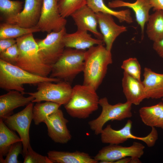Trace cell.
Instances as JSON below:
<instances>
[{
    "mask_svg": "<svg viewBox=\"0 0 163 163\" xmlns=\"http://www.w3.org/2000/svg\"><path fill=\"white\" fill-rule=\"evenodd\" d=\"M121 67L124 70L123 72L135 79L141 81V67L136 58L131 57L124 60Z\"/></svg>",
    "mask_w": 163,
    "mask_h": 163,
    "instance_id": "cell-31",
    "label": "cell"
},
{
    "mask_svg": "<svg viewBox=\"0 0 163 163\" xmlns=\"http://www.w3.org/2000/svg\"><path fill=\"white\" fill-rule=\"evenodd\" d=\"M61 106L50 101L37 103L34 106L32 110V120L34 124L38 125L44 123L47 118L59 109Z\"/></svg>",
    "mask_w": 163,
    "mask_h": 163,
    "instance_id": "cell-26",
    "label": "cell"
},
{
    "mask_svg": "<svg viewBox=\"0 0 163 163\" xmlns=\"http://www.w3.org/2000/svg\"><path fill=\"white\" fill-rule=\"evenodd\" d=\"M68 122L59 109L49 116L44 122L50 138L55 142L63 144L67 143L72 139L67 127Z\"/></svg>",
    "mask_w": 163,
    "mask_h": 163,
    "instance_id": "cell-13",
    "label": "cell"
},
{
    "mask_svg": "<svg viewBox=\"0 0 163 163\" xmlns=\"http://www.w3.org/2000/svg\"><path fill=\"white\" fill-rule=\"evenodd\" d=\"M108 7L110 8L126 7L134 12L136 22L140 27L142 39L144 37V27L149 16V12L152 7L149 0H136L133 3L122 0H114L109 2Z\"/></svg>",
    "mask_w": 163,
    "mask_h": 163,
    "instance_id": "cell-16",
    "label": "cell"
},
{
    "mask_svg": "<svg viewBox=\"0 0 163 163\" xmlns=\"http://www.w3.org/2000/svg\"><path fill=\"white\" fill-rule=\"evenodd\" d=\"M19 51L17 43L5 51L0 53V59L15 65L18 60Z\"/></svg>",
    "mask_w": 163,
    "mask_h": 163,
    "instance_id": "cell-34",
    "label": "cell"
},
{
    "mask_svg": "<svg viewBox=\"0 0 163 163\" xmlns=\"http://www.w3.org/2000/svg\"><path fill=\"white\" fill-rule=\"evenodd\" d=\"M23 144L22 141H19L13 144L10 147L5 158H0V163H19L18 160L20 154H22Z\"/></svg>",
    "mask_w": 163,
    "mask_h": 163,
    "instance_id": "cell-32",
    "label": "cell"
},
{
    "mask_svg": "<svg viewBox=\"0 0 163 163\" xmlns=\"http://www.w3.org/2000/svg\"><path fill=\"white\" fill-rule=\"evenodd\" d=\"M142 81L146 98L158 99L163 98V73H156L145 67Z\"/></svg>",
    "mask_w": 163,
    "mask_h": 163,
    "instance_id": "cell-21",
    "label": "cell"
},
{
    "mask_svg": "<svg viewBox=\"0 0 163 163\" xmlns=\"http://www.w3.org/2000/svg\"><path fill=\"white\" fill-rule=\"evenodd\" d=\"M16 43V39L8 38L0 39V53H1Z\"/></svg>",
    "mask_w": 163,
    "mask_h": 163,
    "instance_id": "cell-35",
    "label": "cell"
},
{
    "mask_svg": "<svg viewBox=\"0 0 163 163\" xmlns=\"http://www.w3.org/2000/svg\"><path fill=\"white\" fill-rule=\"evenodd\" d=\"M62 80L31 73L16 65L0 59V88L7 91L16 90L24 94L26 84H37L44 82H58Z\"/></svg>",
    "mask_w": 163,
    "mask_h": 163,
    "instance_id": "cell-3",
    "label": "cell"
},
{
    "mask_svg": "<svg viewBox=\"0 0 163 163\" xmlns=\"http://www.w3.org/2000/svg\"><path fill=\"white\" fill-rule=\"evenodd\" d=\"M132 105L127 101L111 105L106 97L100 99L99 105L102 107V111L97 118L88 122L90 129L97 135L101 134L104 125L108 121H121L131 117Z\"/></svg>",
    "mask_w": 163,
    "mask_h": 163,
    "instance_id": "cell-6",
    "label": "cell"
},
{
    "mask_svg": "<svg viewBox=\"0 0 163 163\" xmlns=\"http://www.w3.org/2000/svg\"><path fill=\"white\" fill-rule=\"evenodd\" d=\"M21 141L20 137L8 127L2 119H0V158L6 155L13 144Z\"/></svg>",
    "mask_w": 163,
    "mask_h": 163,
    "instance_id": "cell-25",
    "label": "cell"
},
{
    "mask_svg": "<svg viewBox=\"0 0 163 163\" xmlns=\"http://www.w3.org/2000/svg\"><path fill=\"white\" fill-rule=\"evenodd\" d=\"M132 121L128 120L123 127L117 130L113 129L110 125H107L100 134L101 142L105 144L119 145L129 139H133L142 141L149 147L154 146L158 137V133L155 127H152L151 131L147 136L139 137L132 134Z\"/></svg>",
    "mask_w": 163,
    "mask_h": 163,
    "instance_id": "cell-8",
    "label": "cell"
},
{
    "mask_svg": "<svg viewBox=\"0 0 163 163\" xmlns=\"http://www.w3.org/2000/svg\"><path fill=\"white\" fill-rule=\"evenodd\" d=\"M74 20L77 30L89 31L97 38L103 40L102 34L98 31L96 13L87 5L77 10L70 15Z\"/></svg>",
    "mask_w": 163,
    "mask_h": 163,
    "instance_id": "cell-17",
    "label": "cell"
},
{
    "mask_svg": "<svg viewBox=\"0 0 163 163\" xmlns=\"http://www.w3.org/2000/svg\"><path fill=\"white\" fill-rule=\"evenodd\" d=\"M56 0H43L40 17L36 26L43 32H58L65 27L67 20L60 14Z\"/></svg>",
    "mask_w": 163,
    "mask_h": 163,
    "instance_id": "cell-12",
    "label": "cell"
},
{
    "mask_svg": "<svg viewBox=\"0 0 163 163\" xmlns=\"http://www.w3.org/2000/svg\"><path fill=\"white\" fill-rule=\"evenodd\" d=\"M47 156L53 163H97L98 161L87 153L76 151L73 152L50 151Z\"/></svg>",
    "mask_w": 163,
    "mask_h": 163,
    "instance_id": "cell-22",
    "label": "cell"
},
{
    "mask_svg": "<svg viewBox=\"0 0 163 163\" xmlns=\"http://www.w3.org/2000/svg\"><path fill=\"white\" fill-rule=\"evenodd\" d=\"M96 91L83 84L74 86L70 99L64 105L67 113L74 118L88 117L98 108L100 99Z\"/></svg>",
    "mask_w": 163,
    "mask_h": 163,
    "instance_id": "cell-4",
    "label": "cell"
},
{
    "mask_svg": "<svg viewBox=\"0 0 163 163\" xmlns=\"http://www.w3.org/2000/svg\"><path fill=\"white\" fill-rule=\"evenodd\" d=\"M147 23L146 33L153 42L163 38V11L157 10L149 15Z\"/></svg>",
    "mask_w": 163,
    "mask_h": 163,
    "instance_id": "cell-24",
    "label": "cell"
},
{
    "mask_svg": "<svg viewBox=\"0 0 163 163\" xmlns=\"http://www.w3.org/2000/svg\"><path fill=\"white\" fill-rule=\"evenodd\" d=\"M23 94L18 91L11 90L0 96V119L12 115L14 110L27 106L34 99L32 96L25 97Z\"/></svg>",
    "mask_w": 163,
    "mask_h": 163,
    "instance_id": "cell-18",
    "label": "cell"
},
{
    "mask_svg": "<svg viewBox=\"0 0 163 163\" xmlns=\"http://www.w3.org/2000/svg\"><path fill=\"white\" fill-rule=\"evenodd\" d=\"M96 13L98 24L103 35L105 47L108 50L111 51L116 38L121 34L126 31L127 28L116 23L111 15L101 12Z\"/></svg>",
    "mask_w": 163,
    "mask_h": 163,
    "instance_id": "cell-15",
    "label": "cell"
},
{
    "mask_svg": "<svg viewBox=\"0 0 163 163\" xmlns=\"http://www.w3.org/2000/svg\"><path fill=\"white\" fill-rule=\"evenodd\" d=\"M37 85L36 92L27 93L34 98L33 103L50 101L64 105L70 99L72 92V87L70 83L63 81L56 83L44 82Z\"/></svg>",
    "mask_w": 163,
    "mask_h": 163,
    "instance_id": "cell-7",
    "label": "cell"
},
{
    "mask_svg": "<svg viewBox=\"0 0 163 163\" xmlns=\"http://www.w3.org/2000/svg\"><path fill=\"white\" fill-rule=\"evenodd\" d=\"M66 33L65 27L59 32L48 33L44 39L36 40L38 53L46 64L52 66L62 55L65 47L63 37Z\"/></svg>",
    "mask_w": 163,
    "mask_h": 163,
    "instance_id": "cell-11",
    "label": "cell"
},
{
    "mask_svg": "<svg viewBox=\"0 0 163 163\" xmlns=\"http://www.w3.org/2000/svg\"><path fill=\"white\" fill-rule=\"evenodd\" d=\"M57 3L61 15L65 18L86 5V0H59Z\"/></svg>",
    "mask_w": 163,
    "mask_h": 163,
    "instance_id": "cell-29",
    "label": "cell"
},
{
    "mask_svg": "<svg viewBox=\"0 0 163 163\" xmlns=\"http://www.w3.org/2000/svg\"><path fill=\"white\" fill-rule=\"evenodd\" d=\"M144 146L142 143L134 142L129 146H123L117 144H109L103 147L94 157L100 163H114L126 157L139 159L144 153Z\"/></svg>",
    "mask_w": 163,
    "mask_h": 163,
    "instance_id": "cell-10",
    "label": "cell"
},
{
    "mask_svg": "<svg viewBox=\"0 0 163 163\" xmlns=\"http://www.w3.org/2000/svg\"><path fill=\"white\" fill-rule=\"evenodd\" d=\"M40 31L35 27L25 28L19 25L6 22L0 25V39L12 38L16 39L24 35Z\"/></svg>",
    "mask_w": 163,
    "mask_h": 163,
    "instance_id": "cell-27",
    "label": "cell"
},
{
    "mask_svg": "<svg viewBox=\"0 0 163 163\" xmlns=\"http://www.w3.org/2000/svg\"><path fill=\"white\" fill-rule=\"evenodd\" d=\"M23 2L16 0H0V11L5 19L14 17L22 9Z\"/></svg>",
    "mask_w": 163,
    "mask_h": 163,
    "instance_id": "cell-30",
    "label": "cell"
},
{
    "mask_svg": "<svg viewBox=\"0 0 163 163\" xmlns=\"http://www.w3.org/2000/svg\"><path fill=\"white\" fill-rule=\"evenodd\" d=\"M154 11L157 10L163 11V0H149Z\"/></svg>",
    "mask_w": 163,
    "mask_h": 163,
    "instance_id": "cell-37",
    "label": "cell"
},
{
    "mask_svg": "<svg viewBox=\"0 0 163 163\" xmlns=\"http://www.w3.org/2000/svg\"><path fill=\"white\" fill-rule=\"evenodd\" d=\"M161 100L163 101V98L161 99Z\"/></svg>",
    "mask_w": 163,
    "mask_h": 163,
    "instance_id": "cell-38",
    "label": "cell"
},
{
    "mask_svg": "<svg viewBox=\"0 0 163 163\" xmlns=\"http://www.w3.org/2000/svg\"><path fill=\"white\" fill-rule=\"evenodd\" d=\"M23 158L24 163H53L48 156L42 155L34 151L30 144Z\"/></svg>",
    "mask_w": 163,
    "mask_h": 163,
    "instance_id": "cell-33",
    "label": "cell"
},
{
    "mask_svg": "<svg viewBox=\"0 0 163 163\" xmlns=\"http://www.w3.org/2000/svg\"><path fill=\"white\" fill-rule=\"evenodd\" d=\"M87 32L77 30L73 33H66L62 40L65 47L85 50L95 45L103 44V40L93 38Z\"/></svg>",
    "mask_w": 163,
    "mask_h": 163,
    "instance_id": "cell-20",
    "label": "cell"
},
{
    "mask_svg": "<svg viewBox=\"0 0 163 163\" xmlns=\"http://www.w3.org/2000/svg\"><path fill=\"white\" fill-rule=\"evenodd\" d=\"M33 102H31L18 112L2 119L11 130L18 134L23 144L22 155L24 156L30 145L29 129L32 120Z\"/></svg>",
    "mask_w": 163,
    "mask_h": 163,
    "instance_id": "cell-9",
    "label": "cell"
},
{
    "mask_svg": "<svg viewBox=\"0 0 163 163\" xmlns=\"http://www.w3.org/2000/svg\"><path fill=\"white\" fill-rule=\"evenodd\" d=\"M86 5L95 13L101 12L111 15L117 18L120 22H124L130 24L133 22L129 9L120 11L113 10L106 6L103 0H86Z\"/></svg>",
    "mask_w": 163,
    "mask_h": 163,
    "instance_id": "cell-23",
    "label": "cell"
},
{
    "mask_svg": "<svg viewBox=\"0 0 163 163\" xmlns=\"http://www.w3.org/2000/svg\"><path fill=\"white\" fill-rule=\"evenodd\" d=\"M19 55L15 65L33 74L48 77L52 66L46 64L41 58L38 46L33 33L24 35L16 39Z\"/></svg>",
    "mask_w": 163,
    "mask_h": 163,
    "instance_id": "cell-2",
    "label": "cell"
},
{
    "mask_svg": "<svg viewBox=\"0 0 163 163\" xmlns=\"http://www.w3.org/2000/svg\"><path fill=\"white\" fill-rule=\"evenodd\" d=\"M153 48L158 56L163 59V38L153 42Z\"/></svg>",
    "mask_w": 163,
    "mask_h": 163,
    "instance_id": "cell-36",
    "label": "cell"
},
{
    "mask_svg": "<svg viewBox=\"0 0 163 163\" xmlns=\"http://www.w3.org/2000/svg\"><path fill=\"white\" fill-rule=\"evenodd\" d=\"M57 2L59 0H56Z\"/></svg>",
    "mask_w": 163,
    "mask_h": 163,
    "instance_id": "cell-39",
    "label": "cell"
},
{
    "mask_svg": "<svg viewBox=\"0 0 163 163\" xmlns=\"http://www.w3.org/2000/svg\"><path fill=\"white\" fill-rule=\"evenodd\" d=\"M112 62L111 51L103 44L89 48L85 54L83 84L96 90L105 76L108 66Z\"/></svg>",
    "mask_w": 163,
    "mask_h": 163,
    "instance_id": "cell-1",
    "label": "cell"
},
{
    "mask_svg": "<svg viewBox=\"0 0 163 163\" xmlns=\"http://www.w3.org/2000/svg\"><path fill=\"white\" fill-rule=\"evenodd\" d=\"M85 50L67 48L52 66L49 77L70 82L83 72Z\"/></svg>",
    "mask_w": 163,
    "mask_h": 163,
    "instance_id": "cell-5",
    "label": "cell"
},
{
    "mask_svg": "<svg viewBox=\"0 0 163 163\" xmlns=\"http://www.w3.org/2000/svg\"><path fill=\"white\" fill-rule=\"evenodd\" d=\"M146 125L163 129V104H159L148 109L141 119Z\"/></svg>",
    "mask_w": 163,
    "mask_h": 163,
    "instance_id": "cell-28",
    "label": "cell"
},
{
    "mask_svg": "<svg viewBox=\"0 0 163 163\" xmlns=\"http://www.w3.org/2000/svg\"><path fill=\"white\" fill-rule=\"evenodd\" d=\"M123 92L126 101L138 105L146 98L144 86L139 81L123 72L122 80Z\"/></svg>",
    "mask_w": 163,
    "mask_h": 163,
    "instance_id": "cell-19",
    "label": "cell"
},
{
    "mask_svg": "<svg viewBox=\"0 0 163 163\" xmlns=\"http://www.w3.org/2000/svg\"><path fill=\"white\" fill-rule=\"evenodd\" d=\"M43 0H25L23 10L17 15L5 19V22L25 28L35 27L40 19Z\"/></svg>",
    "mask_w": 163,
    "mask_h": 163,
    "instance_id": "cell-14",
    "label": "cell"
}]
</instances>
